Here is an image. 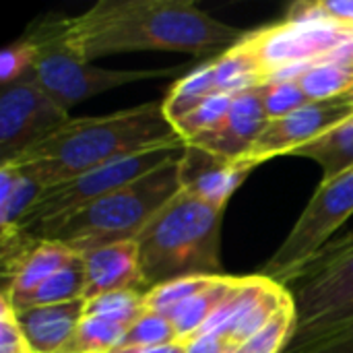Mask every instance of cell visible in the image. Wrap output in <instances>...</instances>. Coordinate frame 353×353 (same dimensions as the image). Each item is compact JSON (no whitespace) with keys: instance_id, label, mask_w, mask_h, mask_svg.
Instances as JSON below:
<instances>
[{"instance_id":"obj_5","label":"cell","mask_w":353,"mask_h":353,"mask_svg":"<svg viewBox=\"0 0 353 353\" xmlns=\"http://www.w3.org/2000/svg\"><path fill=\"white\" fill-rule=\"evenodd\" d=\"M296 325L283 353L321 343L353 327V234L321 250L283 283Z\"/></svg>"},{"instance_id":"obj_21","label":"cell","mask_w":353,"mask_h":353,"mask_svg":"<svg viewBox=\"0 0 353 353\" xmlns=\"http://www.w3.org/2000/svg\"><path fill=\"white\" fill-rule=\"evenodd\" d=\"M213 93H217V87H215V68L211 60L190 70L188 74H184L172 85V89L161 99L163 114L172 124H176Z\"/></svg>"},{"instance_id":"obj_34","label":"cell","mask_w":353,"mask_h":353,"mask_svg":"<svg viewBox=\"0 0 353 353\" xmlns=\"http://www.w3.org/2000/svg\"><path fill=\"white\" fill-rule=\"evenodd\" d=\"M232 345L223 335L217 333H199L194 339L184 343V353H228Z\"/></svg>"},{"instance_id":"obj_27","label":"cell","mask_w":353,"mask_h":353,"mask_svg":"<svg viewBox=\"0 0 353 353\" xmlns=\"http://www.w3.org/2000/svg\"><path fill=\"white\" fill-rule=\"evenodd\" d=\"M215 277H184V279H174V281L155 285L145 294V308L147 312H155V314L170 319V314L182 302L207 290Z\"/></svg>"},{"instance_id":"obj_4","label":"cell","mask_w":353,"mask_h":353,"mask_svg":"<svg viewBox=\"0 0 353 353\" xmlns=\"http://www.w3.org/2000/svg\"><path fill=\"white\" fill-rule=\"evenodd\" d=\"M178 161H170L137 182L81 207L68 217L41 223L27 234L60 242L77 254L118 242H132L153 215L180 192Z\"/></svg>"},{"instance_id":"obj_1","label":"cell","mask_w":353,"mask_h":353,"mask_svg":"<svg viewBox=\"0 0 353 353\" xmlns=\"http://www.w3.org/2000/svg\"><path fill=\"white\" fill-rule=\"evenodd\" d=\"M58 29L87 62L143 50L223 54L246 35L190 0H101L79 17H58Z\"/></svg>"},{"instance_id":"obj_22","label":"cell","mask_w":353,"mask_h":353,"mask_svg":"<svg viewBox=\"0 0 353 353\" xmlns=\"http://www.w3.org/2000/svg\"><path fill=\"white\" fill-rule=\"evenodd\" d=\"M213 68H215L217 93L236 95V93L265 85L263 72L256 60L240 43L232 46L223 54H217L213 60Z\"/></svg>"},{"instance_id":"obj_2","label":"cell","mask_w":353,"mask_h":353,"mask_svg":"<svg viewBox=\"0 0 353 353\" xmlns=\"http://www.w3.org/2000/svg\"><path fill=\"white\" fill-rule=\"evenodd\" d=\"M176 143L182 139L165 118L159 99L108 116L70 118L8 163L50 188L105 163Z\"/></svg>"},{"instance_id":"obj_38","label":"cell","mask_w":353,"mask_h":353,"mask_svg":"<svg viewBox=\"0 0 353 353\" xmlns=\"http://www.w3.org/2000/svg\"><path fill=\"white\" fill-rule=\"evenodd\" d=\"M347 97H350V99H352V101H353V89H352V91H350V93H347Z\"/></svg>"},{"instance_id":"obj_11","label":"cell","mask_w":353,"mask_h":353,"mask_svg":"<svg viewBox=\"0 0 353 353\" xmlns=\"http://www.w3.org/2000/svg\"><path fill=\"white\" fill-rule=\"evenodd\" d=\"M350 118H353V101L347 93L325 101H310L283 118L269 120L246 159L261 165L277 155H292L298 147L314 141Z\"/></svg>"},{"instance_id":"obj_26","label":"cell","mask_w":353,"mask_h":353,"mask_svg":"<svg viewBox=\"0 0 353 353\" xmlns=\"http://www.w3.org/2000/svg\"><path fill=\"white\" fill-rule=\"evenodd\" d=\"M232 99H234V95H230V93L209 95L199 108H194L188 116H184L182 120H178L174 124L180 139L184 143H188L199 134H205V132L219 128L223 124V120L228 118V112L232 108Z\"/></svg>"},{"instance_id":"obj_35","label":"cell","mask_w":353,"mask_h":353,"mask_svg":"<svg viewBox=\"0 0 353 353\" xmlns=\"http://www.w3.org/2000/svg\"><path fill=\"white\" fill-rule=\"evenodd\" d=\"M292 353H353V327L339 335H333V337L321 341V343H314V345H308L304 350Z\"/></svg>"},{"instance_id":"obj_37","label":"cell","mask_w":353,"mask_h":353,"mask_svg":"<svg viewBox=\"0 0 353 353\" xmlns=\"http://www.w3.org/2000/svg\"><path fill=\"white\" fill-rule=\"evenodd\" d=\"M228 353H242V352H240V347H232Z\"/></svg>"},{"instance_id":"obj_13","label":"cell","mask_w":353,"mask_h":353,"mask_svg":"<svg viewBox=\"0 0 353 353\" xmlns=\"http://www.w3.org/2000/svg\"><path fill=\"white\" fill-rule=\"evenodd\" d=\"M267 124L269 118L263 108L261 87H254L234 95L228 118L219 128L194 137L188 145L203 147L228 159H244Z\"/></svg>"},{"instance_id":"obj_3","label":"cell","mask_w":353,"mask_h":353,"mask_svg":"<svg viewBox=\"0 0 353 353\" xmlns=\"http://www.w3.org/2000/svg\"><path fill=\"white\" fill-rule=\"evenodd\" d=\"M223 207H211L180 190L137 236L147 292L184 277L221 273Z\"/></svg>"},{"instance_id":"obj_17","label":"cell","mask_w":353,"mask_h":353,"mask_svg":"<svg viewBox=\"0 0 353 353\" xmlns=\"http://www.w3.org/2000/svg\"><path fill=\"white\" fill-rule=\"evenodd\" d=\"M46 186L29 172L4 163L0 165V236L8 238L19 232L25 215L33 209Z\"/></svg>"},{"instance_id":"obj_31","label":"cell","mask_w":353,"mask_h":353,"mask_svg":"<svg viewBox=\"0 0 353 353\" xmlns=\"http://www.w3.org/2000/svg\"><path fill=\"white\" fill-rule=\"evenodd\" d=\"M261 99H263V108H265V114L269 120L283 118V116L304 108L306 103H310L296 81L261 85Z\"/></svg>"},{"instance_id":"obj_15","label":"cell","mask_w":353,"mask_h":353,"mask_svg":"<svg viewBox=\"0 0 353 353\" xmlns=\"http://www.w3.org/2000/svg\"><path fill=\"white\" fill-rule=\"evenodd\" d=\"M87 300L37 306L17 312V323L33 353H60L85 316Z\"/></svg>"},{"instance_id":"obj_19","label":"cell","mask_w":353,"mask_h":353,"mask_svg":"<svg viewBox=\"0 0 353 353\" xmlns=\"http://www.w3.org/2000/svg\"><path fill=\"white\" fill-rule=\"evenodd\" d=\"M85 288H87L85 263H83V256L77 254L66 267H62L58 273H54L41 285H37L33 292L17 296V298H8L6 294L4 296L10 300L14 312H21V310L37 308V306H52V304L85 300Z\"/></svg>"},{"instance_id":"obj_8","label":"cell","mask_w":353,"mask_h":353,"mask_svg":"<svg viewBox=\"0 0 353 353\" xmlns=\"http://www.w3.org/2000/svg\"><path fill=\"white\" fill-rule=\"evenodd\" d=\"M353 215V170L331 180L321 182L308 207L292 228L285 242L263 265V277L285 283L304 269L321 250L327 248L331 236Z\"/></svg>"},{"instance_id":"obj_14","label":"cell","mask_w":353,"mask_h":353,"mask_svg":"<svg viewBox=\"0 0 353 353\" xmlns=\"http://www.w3.org/2000/svg\"><path fill=\"white\" fill-rule=\"evenodd\" d=\"M81 256L87 273L85 300L122 290H137L147 294V285L141 273L139 246L134 240L101 246Z\"/></svg>"},{"instance_id":"obj_30","label":"cell","mask_w":353,"mask_h":353,"mask_svg":"<svg viewBox=\"0 0 353 353\" xmlns=\"http://www.w3.org/2000/svg\"><path fill=\"white\" fill-rule=\"evenodd\" d=\"M288 21H329L353 27V0H302L290 6Z\"/></svg>"},{"instance_id":"obj_32","label":"cell","mask_w":353,"mask_h":353,"mask_svg":"<svg viewBox=\"0 0 353 353\" xmlns=\"http://www.w3.org/2000/svg\"><path fill=\"white\" fill-rule=\"evenodd\" d=\"M35 64V46L33 41L23 35L14 43L6 46L0 56V83L10 85L33 70Z\"/></svg>"},{"instance_id":"obj_7","label":"cell","mask_w":353,"mask_h":353,"mask_svg":"<svg viewBox=\"0 0 353 353\" xmlns=\"http://www.w3.org/2000/svg\"><path fill=\"white\" fill-rule=\"evenodd\" d=\"M186 149V143H176V145H165L159 149H151L145 153H137L112 163H105L101 168H95L83 176H77L68 182L50 186L43 190V194L37 199L33 209L25 215L19 232H29L41 223L58 221L62 217H68L70 213L79 211L81 207L99 201L132 182L139 178L155 172L157 168L178 161Z\"/></svg>"},{"instance_id":"obj_12","label":"cell","mask_w":353,"mask_h":353,"mask_svg":"<svg viewBox=\"0 0 353 353\" xmlns=\"http://www.w3.org/2000/svg\"><path fill=\"white\" fill-rule=\"evenodd\" d=\"M259 163L252 159H228L203 147L188 145L178 161L180 190L211 207H228L232 194L242 186Z\"/></svg>"},{"instance_id":"obj_28","label":"cell","mask_w":353,"mask_h":353,"mask_svg":"<svg viewBox=\"0 0 353 353\" xmlns=\"http://www.w3.org/2000/svg\"><path fill=\"white\" fill-rule=\"evenodd\" d=\"M296 325V308L290 300L277 310V314L259 331L254 333L246 343L240 345L242 353H283L290 343V337L294 333Z\"/></svg>"},{"instance_id":"obj_23","label":"cell","mask_w":353,"mask_h":353,"mask_svg":"<svg viewBox=\"0 0 353 353\" xmlns=\"http://www.w3.org/2000/svg\"><path fill=\"white\" fill-rule=\"evenodd\" d=\"M296 83L308 97V101H325L341 97L353 89V66L314 62L306 72H302Z\"/></svg>"},{"instance_id":"obj_18","label":"cell","mask_w":353,"mask_h":353,"mask_svg":"<svg viewBox=\"0 0 353 353\" xmlns=\"http://www.w3.org/2000/svg\"><path fill=\"white\" fill-rule=\"evenodd\" d=\"M294 157L314 159L323 168V182H331L353 170V118L337 124L314 141L292 151Z\"/></svg>"},{"instance_id":"obj_20","label":"cell","mask_w":353,"mask_h":353,"mask_svg":"<svg viewBox=\"0 0 353 353\" xmlns=\"http://www.w3.org/2000/svg\"><path fill=\"white\" fill-rule=\"evenodd\" d=\"M234 283H236V277L217 275L207 290L188 298L170 314V321L178 335V343L184 345L186 341L194 339L201 333V329L211 319L215 308L225 300V296L230 294Z\"/></svg>"},{"instance_id":"obj_9","label":"cell","mask_w":353,"mask_h":353,"mask_svg":"<svg viewBox=\"0 0 353 353\" xmlns=\"http://www.w3.org/2000/svg\"><path fill=\"white\" fill-rule=\"evenodd\" d=\"M353 39V27L329 21H279L246 35L238 41L259 64L263 81L290 64H314L331 56Z\"/></svg>"},{"instance_id":"obj_16","label":"cell","mask_w":353,"mask_h":353,"mask_svg":"<svg viewBox=\"0 0 353 353\" xmlns=\"http://www.w3.org/2000/svg\"><path fill=\"white\" fill-rule=\"evenodd\" d=\"M74 256L77 252L60 242L39 240L29 250V254L12 269V273L4 277L2 294H6L8 298H17V296L33 292L37 285H41L54 273L66 267Z\"/></svg>"},{"instance_id":"obj_29","label":"cell","mask_w":353,"mask_h":353,"mask_svg":"<svg viewBox=\"0 0 353 353\" xmlns=\"http://www.w3.org/2000/svg\"><path fill=\"white\" fill-rule=\"evenodd\" d=\"M170 343H178V335L172 321L155 312H145L134 325L126 329L120 347L145 350V347H159Z\"/></svg>"},{"instance_id":"obj_6","label":"cell","mask_w":353,"mask_h":353,"mask_svg":"<svg viewBox=\"0 0 353 353\" xmlns=\"http://www.w3.org/2000/svg\"><path fill=\"white\" fill-rule=\"evenodd\" d=\"M35 46L33 74L48 95L62 108L70 110L77 103L124 87L130 83H141L149 79H165L180 72V68H157V70H110L91 66L81 58L60 35L58 17L43 19L31 25L25 33Z\"/></svg>"},{"instance_id":"obj_25","label":"cell","mask_w":353,"mask_h":353,"mask_svg":"<svg viewBox=\"0 0 353 353\" xmlns=\"http://www.w3.org/2000/svg\"><path fill=\"white\" fill-rule=\"evenodd\" d=\"M145 312H147L145 292H137V290L112 292V294L87 300V306H85V316H97V319L116 323L124 329L134 325Z\"/></svg>"},{"instance_id":"obj_33","label":"cell","mask_w":353,"mask_h":353,"mask_svg":"<svg viewBox=\"0 0 353 353\" xmlns=\"http://www.w3.org/2000/svg\"><path fill=\"white\" fill-rule=\"evenodd\" d=\"M0 353H33L19 323L10 300L0 296Z\"/></svg>"},{"instance_id":"obj_10","label":"cell","mask_w":353,"mask_h":353,"mask_svg":"<svg viewBox=\"0 0 353 353\" xmlns=\"http://www.w3.org/2000/svg\"><path fill=\"white\" fill-rule=\"evenodd\" d=\"M68 120V112L48 95L33 70L10 85H2L0 165L12 161Z\"/></svg>"},{"instance_id":"obj_24","label":"cell","mask_w":353,"mask_h":353,"mask_svg":"<svg viewBox=\"0 0 353 353\" xmlns=\"http://www.w3.org/2000/svg\"><path fill=\"white\" fill-rule=\"evenodd\" d=\"M124 335L126 329L116 323L97 316H83L74 335L60 353H114L120 350Z\"/></svg>"},{"instance_id":"obj_36","label":"cell","mask_w":353,"mask_h":353,"mask_svg":"<svg viewBox=\"0 0 353 353\" xmlns=\"http://www.w3.org/2000/svg\"><path fill=\"white\" fill-rule=\"evenodd\" d=\"M114 353H184L182 343H170V345H159V347H145V350H134V347H120Z\"/></svg>"}]
</instances>
